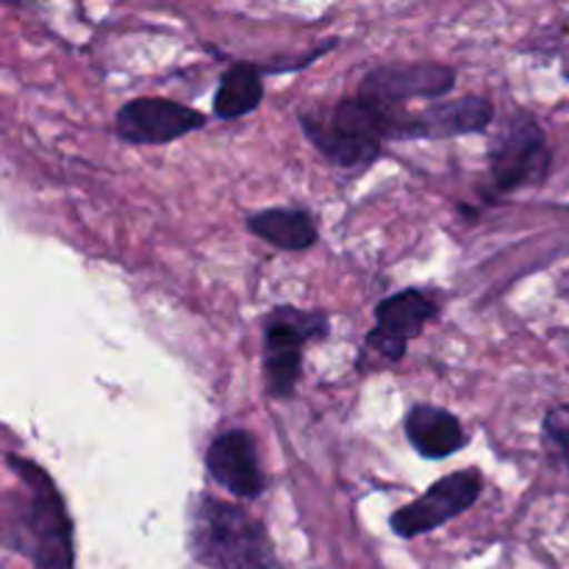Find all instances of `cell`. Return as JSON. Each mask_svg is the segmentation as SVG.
<instances>
[{"label": "cell", "instance_id": "15", "mask_svg": "<svg viewBox=\"0 0 569 569\" xmlns=\"http://www.w3.org/2000/svg\"><path fill=\"white\" fill-rule=\"evenodd\" d=\"M545 448L569 472V403H559L545 415L542 422Z\"/></svg>", "mask_w": 569, "mask_h": 569}, {"label": "cell", "instance_id": "7", "mask_svg": "<svg viewBox=\"0 0 569 569\" xmlns=\"http://www.w3.org/2000/svg\"><path fill=\"white\" fill-rule=\"evenodd\" d=\"M206 126V117L178 100L137 98L128 100L114 117V131L122 142L167 144Z\"/></svg>", "mask_w": 569, "mask_h": 569}, {"label": "cell", "instance_id": "11", "mask_svg": "<svg viewBox=\"0 0 569 569\" xmlns=\"http://www.w3.org/2000/svg\"><path fill=\"white\" fill-rule=\"evenodd\" d=\"M406 439L422 459H448L467 445L459 417L439 406H417L406 417Z\"/></svg>", "mask_w": 569, "mask_h": 569}, {"label": "cell", "instance_id": "12", "mask_svg": "<svg viewBox=\"0 0 569 569\" xmlns=\"http://www.w3.org/2000/svg\"><path fill=\"white\" fill-rule=\"evenodd\" d=\"M328 317L322 311H300L278 306L264 322V356H295L303 359V348L315 339H326Z\"/></svg>", "mask_w": 569, "mask_h": 569}, {"label": "cell", "instance_id": "4", "mask_svg": "<svg viewBox=\"0 0 569 569\" xmlns=\"http://www.w3.org/2000/svg\"><path fill=\"white\" fill-rule=\"evenodd\" d=\"M550 164H553L550 144L531 111L511 114L489 144V172L500 192L537 187L548 178Z\"/></svg>", "mask_w": 569, "mask_h": 569}, {"label": "cell", "instance_id": "14", "mask_svg": "<svg viewBox=\"0 0 569 569\" xmlns=\"http://www.w3.org/2000/svg\"><path fill=\"white\" fill-rule=\"evenodd\" d=\"M264 98L261 70L253 64H233L222 72L220 87L214 92V114L220 120H239L250 114Z\"/></svg>", "mask_w": 569, "mask_h": 569}, {"label": "cell", "instance_id": "13", "mask_svg": "<svg viewBox=\"0 0 569 569\" xmlns=\"http://www.w3.org/2000/svg\"><path fill=\"white\" fill-rule=\"evenodd\" d=\"M248 231L281 250H309L317 242L315 217L300 209H264L248 217Z\"/></svg>", "mask_w": 569, "mask_h": 569}, {"label": "cell", "instance_id": "8", "mask_svg": "<svg viewBox=\"0 0 569 569\" xmlns=\"http://www.w3.org/2000/svg\"><path fill=\"white\" fill-rule=\"evenodd\" d=\"M439 315L437 300L420 289H406L376 306V328L367 337V345L376 348L383 359L400 361L409 350V342L426 331L428 322Z\"/></svg>", "mask_w": 569, "mask_h": 569}, {"label": "cell", "instance_id": "1", "mask_svg": "<svg viewBox=\"0 0 569 569\" xmlns=\"http://www.w3.org/2000/svg\"><path fill=\"white\" fill-rule=\"evenodd\" d=\"M20 478V506L6 511V545L37 569H72V522L53 478L28 459L6 456Z\"/></svg>", "mask_w": 569, "mask_h": 569}, {"label": "cell", "instance_id": "6", "mask_svg": "<svg viewBox=\"0 0 569 569\" xmlns=\"http://www.w3.org/2000/svg\"><path fill=\"white\" fill-rule=\"evenodd\" d=\"M456 72L448 64L415 61V64H383L365 76L359 98L389 111H403V103L415 98H442L453 89Z\"/></svg>", "mask_w": 569, "mask_h": 569}, {"label": "cell", "instance_id": "10", "mask_svg": "<svg viewBox=\"0 0 569 569\" xmlns=\"http://www.w3.org/2000/svg\"><path fill=\"white\" fill-rule=\"evenodd\" d=\"M206 470L211 481L239 500H253L264 492L256 442L248 431H226L206 450Z\"/></svg>", "mask_w": 569, "mask_h": 569}, {"label": "cell", "instance_id": "5", "mask_svg": "<svg viewBox=\"0 0 569 569\" xmlns=\"http://www.w3.org/2000/svg\"><path fill=\"white\" fill-rule=\"evenodd\" d=\"M483 492V478L478 470H459L445 476L428 489L415 503L403 506L392 515L389 526L398 537L415 539L420 533L437 531L445 522L456 520L459 515L470 511Z\"/></svg>", "mask_w": 569, "mask_h": 569}, {"label": "cell", "instance_id": "2", "mask_svg": "<svg viewBox=\"0 0 569 569\" xmlns=\"http://www.w3.org/2000/svg\"><path fill=\"white\" fill-rule=\"evenodd\" d=\"M189 553L209 569H281L264 522L211 495L189 509Z\"/></svg>", "mask_w": 569, "mask_h": 569}, {"label": "cell", "instance_id": "9", "mask_svg": "<svg viewBox=\"0 0 569 569\" xmlns=\"http://www.w3.org/2000/svg\"><path fill=\"white\" fill-rule=\"evenodd\" d=\"M495 117V106L481 94L442 100L431 103L422 114H406L400 111L395 139H439V137H465V133L487 131Z\"/></svg>", "mask_w": 569, "mask_h": 569}, {"label": "cell", "instance_id": "3", "mask_svg": "<svg viewBox=\"0 0 569 569\" xmlns=\"http://www.w3.org/2000/svg\"><path fill=\"white\" fill-rule=\"evenodd\" d=\"M309 142L345 170H361L381 156L383 139H392V111L367 103L359 94L339 100L331 111L300 114Z\"/></svg>", "mask_w": 569, "mask_h": 569}]
</instances>
